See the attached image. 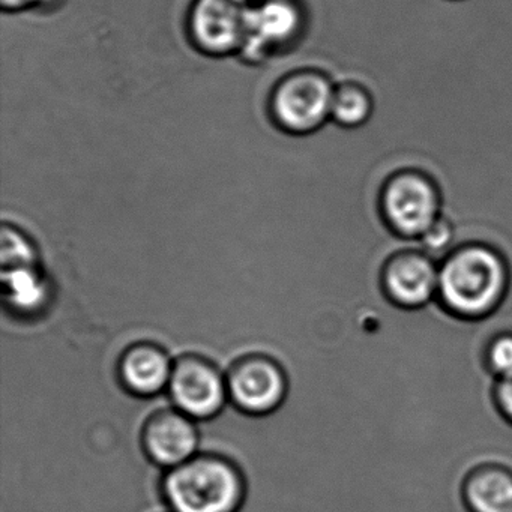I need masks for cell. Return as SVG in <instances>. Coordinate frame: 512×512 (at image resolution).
Listing matches in <instances>:
<instances>
[{
  "instance_id": "6da1fadb",
  "label": "cell",
  "mask_w": 512,
  "mask_h": 512,
  "mask_svg": "<svg viewBox=\"0 0 512 512\" xmlns=\"http://www.w3.org/2000/svg\"><path fill=\"white\" fill-rule=\"evenodd\" d=\"M511 289V268L502 251L484 242L457 245L439 263L437 304L466 322L487 319L500 310Z\"/></svg>"
},
{
  "instance_id": "7a4b0ae2",
  "label": "cell",
  "mask_w": 512,
  "mask_h": 512,
  "mask_svg": "<svg viewBox=\"0 0 512 512\" xmlns=\"http://www.w3.org/2000/svg\"><path fill=\"white\" fill-rule=\"evenodd\" d=\"M161 491L172 512H238L245 479L230 458L200 454L169 469Z\"/></svg>"
},
{
  "instance_id": "3957f363",
  "label": "cell",
  "mask_w": 512,
  "mask_h": 512,
  "mask_svg": "<svg viewBox=\"0 0 512 512\" xmlns=\"http://www.w3.org/2000/svg\"><path fill=\"white\" fill-rule=\"evenodd\" d=\"M383 298L404 311H418L437 301L439 262L421 248H400L380 268Z\"/></svg>"
},
{
  "instance_id": "277c9868",
  "label": "cell",
  "mask_w": 512,
  "mask_h": 512,
  "mask_svg": "<svg viewBox=\"0 0 512 512\" xmlns=\"http://www.w3.org/2000/svg\"><path fill=\"white\" fill-rule=\"evenodd\" d=\"M334 91L322 74L299 71L281 80L272 97L275 121L289 133L316 130L332 112Z\"/></svg>"
},
{
  "instance_id": "5b68a950",
  "label": "cell",
  "mask_w": 512,
  "mask_h": 512,
  "mask_svg": "<svg viewBox=\"0 0 512 512\" xmlns=\"http://www.w3.org/2000/svg\"><path fill=\"white\" fill-rule=\"evenodd\" d=\"M382 214L386 226L398 238L419 241L442 217L439 194L421 176H398L383 191Z\"/></svg>"
},
{
  "instance_id": "8992f818",
  "label": "cell",
  "mask_w": 512,
  "mask_h": 512,
  "mask_svg": "<svg viewBox=\"0 0 512 512\" xmlns=\"http://www.w3.org/2000/svg\"><path fill=\"white\" fill-rule=\"evenodd\" d=\"M232 403L250 415H266L281 406L287 394V376L271 356L248 353L230 365L226 376Z\"/></svg>"
},
{
  "instance_id": "52a82bcc",
  "label": "cell",
  "mask_w": 512,
  "mask_h": 512,
  "mask_svg": "<svg viewBox=\"0 0 512 512\" xmlns=\"http://www.w3.org/2000/svg\"><path fill=\"white\" fill-rule=\"evenodd\" d=\"M167 389L176 409L193 419L217 415L229 397L226 377L220 368L196 353L179 356L173 362Z\"/></svg>"
},
{
  "instance_id": "ba28073f",
  "label": "cell",
  "mask_w": 512,
  "mask_h": 512,
  "mask_svg": "<svg viewBox=\"0 0 512 512\" xmlns=\"http://www.w3.org/2000/svg\"><path fill=\"white\" fill-rule=\"evenodd\" d=\"M250 8L245 0H196L190 16L194 44L209 55L242 50Z\"/></svg>"
},
{
  "instance_id": "9c48e42d",
  "label": "cell",
  "mask_w": 512,
  "mask_h": 512,
  "mask_svg": "<svg viewBox=\"0 0 512 512\" xmlns=\"http://www.w3.org/2000/svg\"><path fill=\"white\" fill-rule=\"evenodd\" d=\"M193 421L179 409H161L152 413L142 431L146 455L167 469L196 455L199 433Z\"/></svg>"
},
{
  "instance_id": "30bf717a",
  "label": "cell",
  "mask_w": 512,
  "mask_h": 512,
  "mask_svg": "<svg viewBox=\"0 0 512 512\" xmlns=\"http://www.w3.org/2000/svg\"><path fill=\"white\" fill-rule=\"evenodd\" d=\"M301 14L290 0H266L250 10L242 52L248 59H262L287 46L298 34Z\"/></svg>"
},
{
  "instance_id": "8fae6325",
  "label": "cell",
  "mask_w": 512,
  "mask_h": 512,
  "mask_svg": "<svg viewBox=\"0 0 512 512\" xmlns=\"http://www.w3.org/2000/svg\"><path fill=\"white\" fill-rule=\"evenodd\" d=\"M173 362L163 347L140 341L124 350L118 364L119 380L131 394L152 397L169 386Z\"/></svg>"
},
{
  "instance_id": "7c38bea8",
  "label": "cell",
  "mask_w": 512,
  "mask_h": 512,
  "mask_svg": "<svg viewBox=\"0 0 512 512\" xmlns=\"http://www.w3.org/2000/svg\"><path fill=\"white\" fill-rule=\"evenodd\" d=\"M469 512H512V469L499 463L473 467L461 485Z\"/></svg>"
},
{
  "instance_id": "4fadbf2b",
  "label": "cell",
  "mask_w": 512,
  "mask_h": 512,
  "mask_svg": "<svg viewBox=\"0 0 512 512\" xmlns=\"http://www.w3.org/2000/svg\"><path fill=\"white\" fill-rule=\"evenodd\" d=\"M2 275L5 299L13 310L34 313L46 305L49 290L38 265L2 269Z\"/></svg>"
},
{
  "instance_id": "5bb4252c",
  "label": "cell",
  "mask_w": 512,
  "mask_h": 512,
  "mask_svg": "<svg viewBox=\"0 0 512 512\" xmlns=\"http://www.w3.org/2000/svg\"><path fill=\"white\" fill-rule=\"evenodd\" d=\"M481 361L493 380L512 376V331L497 332L488 338Z\"/></svg>"
},
{
  "instance_id": "9a60e30c",
  "label": "cell",
  "mask_w": 512,
  "mask_h": 512,
  "mask_svg": "<svg viewBox=\"0 0 512 512\" xmlns=\"http://www.w3.org/2000/svg\"><path fill=\"white\" fill-rule=\"evenodd\" d=\"M37 250L31 239L16 226L2 227V269L38 265Z\"/></svg>"
},
{
  "instance_id": "2e32d148",
  "label": "cell",
  "mask_w": 512,
  "mask_h": 512,
  "mask_svg": "<svg viewBox=\"0 0 512 512\" xmlns=\"http://www.w3.org/2000/svg\"><path fill=\"white\" fill-rule=\"evenodd\" d=\"M370 112V103L367 95L362 94L359 89L344 88L334 92L331 115L343 125H356L364 121Z\"/></svg>"
},
{
  "instance_id": "e0dca14e",
  "label": "cell",
  "mask_w": 512,
  "mask_h": 512,
  "mask_svg": "<svg viewBox=\"0 0 512 512\" xmlns=\"http://www.w3.org/2000/svg\"><path fill=\"white\" fill-rule=\"evenodd\" d=\"M419 248L430 254L437 262H442L458 245L457 229L451 221L440 217L424 235L419 238Z\"/></svg>"
},
{
  "instance_id": "ac0fdd59",
  "label": "cell",
  "mask_w": 512,
  "mask_h": 512,
  "mask_svg": "<svg viewBox=\"0 0 512 512\" xmlns=\"http://www.w3.org/2000/svg\"><path fill=\"white\" fill-rule=\"evenodd\" d=\"M491 397L497 413L512 427V376L494 380Z\"/></svg>"
},
{
  "instance_id": "d6986e66",
  "label": "cell",
  "mask_w": 512,
  "mask_h": 512,
  "mask_svg": "<svg viewBox=\"0 0 512 512\" xmlns=\"http://www.w3.org/2000/svg\"><path fill=\"white\" fill-rule=\"evenodd\" d=\"M2 2H4L5 8H14V10H17V8L28 7V5L37 4V2H40V0H2Z\"/></svg>"
}]
</instances>
